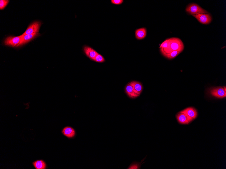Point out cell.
Returning a JSON list of instances; mask_svg holds the SVG:
<instances>
[{"label":"cell","instance_id":"1","mask_svg":"<svg viewBox=\"0 0 226 169\" xmlns=\"http://www.w3.org/2000/svg\"><path fill=\"white\" fill-rule=\"evenodd\" d=\"M160 51L163 55L178 51L181 53L184 50V46L182 41L177 37H172L167 39L161 44Z\"/></svg>","mask_w":226,"mask_h":169},{"label":"cell","instance_id":"2","mask_svg":"<svg viewBox=\"0 0 226 169\" xmlns=\"http://www.w3.org/2000/svg\"><path fill=\"white\" fill-rule=\"evenodd\" d=\"M186 12L192 15L200 14H208V11L195 3H191L186 8Z\"/></svg>","mask_w":226,"mask_h":169},{"label":"cell","instance_id":"3","mask_svg":"<svg viewBox=\"0 0 226 169\" xmlns=\"http://www.w3.org/2000/svg\"><path fill=\"white\" fill-rule=\"evenodd\" d=\"M21 35L17 37H9L6 39L4 44L6 46L13 47H17L21 39Z\"/></svg>","mask_w":226,"mask_h":169},{"label":"cell","instance_id":"4","mask_svg":"<svg viewBox=\"0 0 226 169\" xmlns=\"http://www.w3.org/2000/svg\"><path fill=\"white\" fill-rule=\"evenodd\" d=\"M193 16L202 24H209L212 21V16L209 13L200 14L197 15H193Z\"/></svg>","mask_w":226,"mask_h":169},{"label":"cell","instance_id":"5","mask_svg":"<svg viewBox=\"0 0 226 169\" xmlns=\"http://www.w3.org/2000/svg\"><path fill=\"white\" fill-rule=\"evenodd\" d=\"M210 93L213 96L217 98H223L226 97V92L223 87L213 88L210 90Z\"/></svg>","mask_w":226,"mask_h":169},{"label":"cell","instance_id":"6","mask_svg":"<svg viewBox=\"0 0 226 169\" xmlns=\"http://www.w3.org/2000/svg\"><path fill=\"white\" fill-rule=\"evenodd\" d=\"M41 25V22L36 21L30 25L23 33L24 35L32 34L35 33H38Z\"/></svg>","mask_w":226,"mask_h":169},{"label":"cell","instance_id":"7","mask_svg":"<svg viewBox=\"0 0 226 169\" xmlns=\"http://www.w3.org/2000/svg\"><path fill=\"white\" fill-rule=\"evenodd\" d=\"M83 50L85 55L93 61L98 54V52L96 50L92 47L87 46H85L83 47Z\"/></svg>","mask_w":226,"mask_h":169},{"label":"cell","instance_id":"8","mask_svg":"<svg viewBox=\"0 0 226 169\" xmlns=\"http://www.w3.org/2000/svg\"><path fill=\"white\" fill-rule=\"evenodd\" d=\"M40 35L39 33L37 32L32 34L25 35H21L22 37L20 42L17 47L23 46V45L28 43L30 41H31L34 38H35V37H36Z\"/></svg>","mask_w":226,"mask_h":169},{"label":"cell","instance_id":"9","mask_svg":"<svg viewBox=\"0 0 226 169\" xmlns=\"http://www.w3.org/2000/svg\"><path fill=\"white\" fill-rule=\"evenodd\" d=\"M176 117L179 122L183 124H188L193 120L189 116L180 112L176 115Z\"/></svg>","mask_w":226,"mask_h":169},{"label":"cell","instance_id":"10","mask_svg":"<svg viewBox=\"0 0 226 169\" xmlns=\"http://www.w3.org/2000/svg\"><path fill=\"white\" fill-rule=\"evenodd\" d=\"M180 112L187 115L193 119L196 118L197 115V110L192 107L187 108Z\"/></svg>","mask_w":226,"mask_h":169},{"label":"cell","instance_id":"11","mask_svg":"<svg viewBox=\"0 0 226 169\" xmlns=\"http://www.w3.org/2000/svg\"><path fill=\"white\" fill-rule=\"evenodd\" d=\"M133 86L134 92L140 96L142 93L143 87L141 82L137 81H133L129 83Z\"/></svg>","mask_w":226,"mask_h":169},{"label":"cell","instance_id":"12","mask_svg":"<svg viewBox=\"0 0 226 169\" xmlns=\"http://www.w3.org/2000/svg\"><path fill=\"white\" fill-rule=\"evenodd\" d=\"M146 35L147 30L145 28H138L135 31V37L138 40H141L144 39Z\"/></svg>","mask_w":226,"mask_h":169},{"label":"cell","instance_id":"13","mask_svg":"<svg viewBox=\"0 0 226 169\" xmlns=\"http://www.w3.org/2000/svg\"><path fill=\"white\" fill-rule=\"evenodd\" d=\"M125 91L127 95L130 98H135L139 96L134 92L133 86L129 83L126 86Z\"/></svg>","mask_w":226,"mask_h":169},{"label":"cell","instance_id":"14","mask_svg":"<svg viewBox=\"0 0 226 169\" xmlns=\"http://www.w3.org/2000/svg\"><path fill=\"white\" fill-rule=\"evenodd\" d=\"M62 133L64 136L68 138H73L75 136V131L74 129L71 127H67L64 128Z\"/></svg>","mask_w":226,"mask_h":169},{"label":"cell","instance_id":"15","mask_svg":"<svg viewBox=\"0 0 226 169\" xmlns=\"http://www.w3.org/2000/svg\"><path fill=\"white\" fill-rule=\"evenodd\" d=\"M34 167L36 169H45L46 168V164L44 161L42 160H39L35 161L33 163Z\"/></svg>","mask_w":226,"mask_h":169},{"label":"cell","instance_id":"16","mask_svg":"<svg viewBox=\"0 0 226 169\" xmlns=\"http://www.w3.org/2000/svg\"><path fill=\"white\" fill-rule=\"evenodd\" d=\"M180 52L178 51H174L171 53L168 54H164L163 55L165 57L169 59H172L176 58L177 56H178L180 54Z\"/></svg>","mask_w":226,"mask_h":169},{"label":"cell","instance_id":"17","mask_svg":"<svg viewBox=\"0 0 226 169\" xmlns=\"http://www.w3.org/2000/svg\"><path fill=\"white\" fill-rule=\"evenodd\" d=\"M93 61L98 63H103L105 61V59L102 55L98 53Z\"/></svg>","mask_w":226,"mask_h":169},{"label":"cell","instance_id":"18","mask_svg":"<svg viewBox=\"0 0 226 169\" xmlns=\"http://www.w3.org/2000/svg\"><path fill=\"white\" fill-rule=\"evenodd\" d=\"M9 1L6 0H1L0 1V9L1 10L5 8L9 2Z\"/></svg>","mask_w":226,"mask_h":169},{"label":"cell","instance_id":"19","mask_svg":"<svg viewBox=\"0 0 226 169\" xmlns=\"http://www.w3.org/2000/svg\"><path fill=\"white\" fill-rule=\"evenodd\" d=\"M111 3L115 5H120L123 2V0H111Z\"/></svg>","mask_w":226,"mask_h":169},{"label":"cell","instance_id":"20","mask_svg":"<svg viewBox=\"0 0 226 169\" xmlns=\"http://www.w3.org/2000/svg\"><path fill=\"white\" fill-rule=\"evenodd\" d=\"M140 168L139 165L138 164H133L128 169H137Z\"/></svg>","mask_w":226,"mask_h":169},{"label":"cell","instance_id":"21","mask_svg":"<svg viewBox=\"0 0 226 169\" xmlns=\"http://www.w3.org/2000/svg\"><path fill=\"white\" fill-rule=\"evenodd\" d=\"M224 89L225 91L226 92V89L225 86H224Z\"/></svg>","mask_w":226,"mask_h":169}]
</instances>
